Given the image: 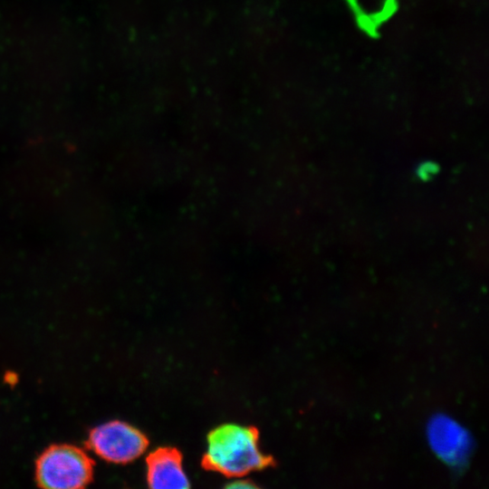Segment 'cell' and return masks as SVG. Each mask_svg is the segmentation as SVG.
Returning <instances> with one entry per match:
<instances>
[{"instance_id":"cell-6","label":"cell","mask_w":489,"mask_h":489,"mask_svg":"<svg viewBox=\"0 0 489 489\" xmlns=\"http://www.w3.org/2000/svg\"><path fill=\"white\" fill-rule=\"evenodd\" d=\"M357 11L369 20H379L388 14L391 0H353Z\"/></svg>"},{"instance_id":"cell-5","label":"cell","mask_w":489,"mask_h":489,"mask_svg":"<svg viewBox=\"0 0 489 489\" xmlns=\"http://www.w3.org/2000/svg\"><path fill=\"white\" fill-rule=\"evenodd\" d=\"M146 480L150 488L184 489L190 481L184 470L182 455L174 447H158L146 459Z\"/></svg>"},{"instance_id":"cell-3","label":"cell","mask_w":489,"mask_h":489,"mask_svg":"<svg viewBox=\"0 0 489 489\" xmlns=\"http://www.w3.org/2000/svg\"><path fill=\"white\" fill-rule=\"evenodd\" d=\"M91 450L102 459L127 464L139 458L148 448L147 436L135 427L114 420L91 430L89 437Z\"/></svg>"},{"instance_id":"cell-4","label":"cell","mask_w":489,"mask_h":489,"mask_svg":"<svg viewBox=\"0 0 489 489\" xmlns=\"http://www.w3.org/2000/svg\"><path fill=\"white\" fill-rule=\"evenodd\" d=\"M426 435L433 453L447 466L461 470L467 465L474 451V439L455 419L441 413L432 416Z\"/></svg>"},{"instance_id":"cell-2","label":"cell","mask_w":489,"mask_h":489,"mask_svg":"<svg viewBox=\"0 0 489 489\" xmlns=\"http://www.w3.org/2000/svg\"><path fill=\"white\" fill-rule=\"evenodd\" d=\"M91 475V459L72 446H51L36 463L37 482L45 488H81L90 482Z\"/></svg>"},{"instance_id":"cell-1","label":"cell","mask_w":489,"mask_h":489,"mask_svg":"<svg viewBox=\"0 0 489 489\" xmlns=\"http://www.w3.org/2000/svg\"><path fill=\"white\" fill-rule=\"evenodd\" d=\"M273 462L260 447L258 430L234 423L217 426L208 433L202 459L206 469L230 478H242Z\"/></svg>"}]
</instances>
